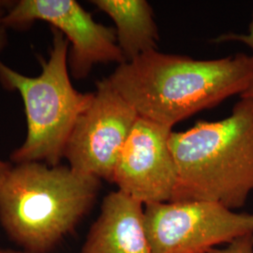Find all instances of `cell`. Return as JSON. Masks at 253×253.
<instances>
[{"label": "cell", "instance_id": "9c48e42d", "mask_svg": "<svg viewBox=\"0 0 253 253\" xmlns=\"http://www.w3.org/2000/svg\"><path fill=\"white\" fill-rule=\"evenodd\" d=\"M79 253H153L145 205L120 190L109 193Z\"/></svg>", "mask_w": 253, "mask_h": 253}, {"label": "cell", "instance_id": "9a60e30c", "mask_svg": "<svg viewBox=\"0 0 253 253\" xmlns=\"http://www.w3.org/2000/svg\"><path fill=\"white\" fill-rule=\"evenodd\" d=\"M240 98H252V99H253V82L244 94H242L240 96Z\"/></svg>", "mask_w": 253, "mask_h": 253}, {"label": "cell", "instance_id": "8992f818", "mask_svg": "<svg viewBox=\"0 0 253 253\" xmlns=\"http://www.w3.org/2000/svg\"><path fill=\"white\" fill-rule=\"evenodd\" d=\"M93 94L73 127L64 158L74 171L112 182L119 153L139 116L108 77L97 82Z\"/></svg>", "mask_w": 253, "mask_h": 253}, {"label": "cell", "instance_id": "ba28073f", "mask_svg": "<svg viewBox=\"0 0 253 253\" xmlns=\"http://www.w3.org/2000/svg\"><path fill=\"white\" fill-rule=\"evenodd\" d=\"M172 127L139 117L123 145L112 183L144 205L171 202L177 181Z\"/></svg>", "mask_w": 253, "mask_h": 253}, {"label": "cell", "instance_id": "7c38bea8", "mask_svg": "<svg viewBox=\"0 0 253 253\" xmlns=\"http://www.w3.org/2000/svg\"><path fill=\"white\" fill-rule=\"evenodd\" d=\"M217 42H241L245 45L251 48L253 54H251L253 58V20L250 24L249 31L246 34H237V33H227L222 34L216 40Z\"/></svg>", "mask_w": 253, "mask_h": 253}, {"label": "cell", "instance_id": "277c9868", "mask_svg": "<svg viewBox=\"0 0 253 253\" xmlns=\"http://www.w3.org/2000/svg\"><path fill=\"white\" fill-rule=\"evenodd\" d=\"M53 31L49 58L42 62L39 76L23 75L0 61V81L7 88L18 91L27 116L26 141L11 154L16 164L59 165L73 127L93 99V93L73 87L68 70L70 42L61 32Z\"/></svg>", "mask_w": 253, "mask_h": 253}, {"label": "cell", "instance_id": "2e32d148", "mask_svg": "<svg viewBox=\"0 0 253 253\" xmlns=\"http://www.w3.org/2000/svg\"><path fill=\"white\" fill-rule=\"evenodd\" d=\"M0 253H21V252H14V251H10V250H4L0 248Z\"/></svg>", "mask_w": 253, "mask_h": 253}, {"label": "cell", "instance_id": "5bb4252c", "mask_svg": "<svg viewBox=\"0 0 253 253\" xmlns=\"http://www.w3.org/2000/svg\"><path fill=\"white\" fill-rule=\"evenodd\" d=\"M10 169H11V165L9 163L0 161V185L2 184V182L9 173Z\"/></svg>", "mask_w": 253, "mask_h": 253}, {"label": "cell", "instance_id": "8fae6325", "mask_svg": "<svg viewBox=\"0 0 253 253\" xmlns=\"http://www.w3.org/2000/svg\"><path fill=\"white\" fill-rule=\"evenodd\" d=\"M208 253H253V235H247L239 237L227 245L225 248H215Z\"/></svg>", "mask_w": 253, "mask_h": 253}, {"label": "cell", "instance_id": "52a82bcc", "mask_svg": "<svg viewBox=\"0 0 253 253\" xmlns=\"http://www.w3.org/2000/svg\"><path fill=\"white\" fill-rule=\"evenodd\" d=\"M45 21L70 42L69 66L75 79L85 78L94 65L126 62L116 29L97 23L74 0H22L4 17L6 27H24Z\"/></svg>", "mask_w": 253, "mask_h": 253}, {"label": "cell", "instance_id": "30bf717a", "mask_svg": "<svg viewBox=\"0 0 253 253\" xmlns=\"http://www.w3.org/2000/svg\"><path fill=\"white\" fill-rule=\"evenodd\" d=\"M116 25L118 43L126 62L157 50L158 27L153 10L145 0H94Z\"/></svg>", "mask_w": 253, "mask_h": 253}, {"label": "cell", "instance_id": "6da1fadb", "mask_svg": "<svg viewBox=\"0 0 253 253\" xmlns=\"http://www.w3.org/2000/svg\"><path fill=\"white\" fill-rule=\"evenodd\" d=\"M110 82L141 118L172 127L211 109L253 82L252 55L196 60L157 50L120 64Z\"/></svg>", "mask_w": 253, "mask_h": 253}, {"label": "cell", "instance_id": "4fadbf2b", "mask_svg": "<svg viewBox=\"0 0 253 253\" xmlns=\"http://www.w3.org/2000/svg\"><path fill=\"white\" fill-rule=\"evenodd\" d=\"M7 5L3 2H0V48L3 43V40H4V28H5V24H4V17L7 14L6 8Z\"/></svg>", "mask_w": 253, "mask_h": 253}, {"label": "cell", "instance_id": "5b68a950", "mask_svg": "<svg viewBox=\"0 0 253 253\" xmlns=\"http://www.w3.org/2000/svg\"><path fill=\"white\" fill-rule=\"evenodd\" d=\"M145 221L153 253H208L253 235V214L210 201L145 205Z\"/></svg>", "mask_w": 253, "mask_h": 253}, {"label": "cell", "instance_id": "7a4b0ae2", "mask_svg": "<svg viewBox=\"0 0 253 253\" xmlns=\"http://www.w3.org/2000/svg\"><path fill=\"white\" fill-rule=\"evenodd\" d=\"M169 145L177 172L171 202L244 207L253 192V99L240 98L222 120L172 131Z\"/></svg>", "mask_w": 253, "mask_h": 253}, {"label": "cell", "instance_id": "3957f363", "mask_svg": "<svg viewBox=\"0 0 253 253\" xmlns=\"http://www.w3.org/2000/svg\"><path fill=\"white\" fill-rule=\"evenodd\" d=\"M100 188V179L70 166L16 164L0 185V223L27 253H47L75 229Z\"/></svg>", "mask_w": 253, "mask_h": 253}]
</instances>
